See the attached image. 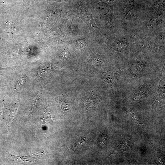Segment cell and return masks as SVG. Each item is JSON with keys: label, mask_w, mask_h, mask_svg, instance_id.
<instances>
[{"label": "cell", "mask_w": 165, "mask_h": 165, "mask_svg": "<svg viewBox=\"0 0 165 165\" xmlns=\"http://www.w3.org/2000/svg\"><path fill=\"white\" fill-rule=\"evenodd\" d=\"M87 137H85L79 139L77 140L74 144V148L75 150H78L82 148L86 145V138Z\"/></svg>", "instance_id": "5b68a950"}, {"label": "cell", "mask_w": 165, "mask_h": 165, "mask_svg": "<svg viewBox=\"0 0 165 165\" xmlns=\"http://www.w3.org/2000/svg\"><path fill=\"white\" fill-rule=\"evenodd\" d=\"M108 136L106 132V128L105 131L100 135L98 141V144L100 146L102 147L105 145L107 142Z\"/></svg>", "instance_id": "8992f818"}, {"label": "cell", "mask_w": 165, "mask_h": 165, "mask_svg": "<svg viewBox=\"0 0 165 165\" xmlns=\"http://www.w3.org/2000/svg\"><path fill=\"white\" fill-rule=\"evenodd\" d=\"M118 72H110L106 73L104 75V80L108 84H114L116 82L118 77Z\"/></svg>", "instance_id": "277c9868"}, {"label": "cell", "mask_w": 165, "mask_h": 165, "mask_svg": "<svg viewBox=\"0 0 165 165\" xmlns=\"http://www.w3.org/2000/svg\"><path fill=\"white\" fill-rule=\"evenodd\" d=\"M150 86L148 84H144L138 88L133 95V98L140 100L146 97L150 90Z\"/></svg>", "instance_id": "6da1fadb"}, {"label": "cell", "mask_w": 165, "mask_h": 165, "mask_svg": "<svg viewBox=\"0 0 165 165\" xmlns=\"http://www.w3.org/2000/svg\"><path fill=\"white\" fill-rule=\"evenodd\" d=\"M104 60L102 57H97L94 60L93 63L95 66H100L103 63Z\"/></svg>", "instance_id": "30bf717a"}, {"label": "cell", "mask_w": 165, "mask_h": 165, "mask_svg": "<svg viewBox=\"0 0 165 165\" xmlns=\"http://www.w3.org/2000/svg\"><path fill=\"white\" fill-rule=\"evenodd\" d=\"M145 65L140 62L134 63L130 69V75L132 76L135 77L139 75L144 71Z\"/></svg>", "instance_id": "3957f363"}, {"label": "cell", "mask_w": 165, "mask_h": 165, "mask_svg": "<svg viewBox=\"0 0 165 165\" xmlns=\"http://www.w3.org/2000/svg\"><path fill=\"white\" fill-rule=\"evenodd\" d=\"M62 107L63 111H67L71 108L72 105L70 102L66 100H63L61 101Z\"/></svg>", "instance_id": "52a82bcc"}, {"label": "cell", "mask_w": 165, "mask_h": 165, "mask_svg": "<svg viewBox=\"0 0 165 165\" xmlns=\"http://www.w3.org/2000/svg\"><path fill=\"white\" fill-rule=\"evenodd\" d=\"M11 158L13 161H16L19 162H32L30 160H36L39 158L43 154V153L39 152L37 153L32 155H30L25 156H19L13 155L9 153Z\"/></svg>", "instance_id": "7a4b0ae2"}, {"label": "cell", "mask_w": 165, "mask_h": 165, "mask_svg": "<svg viewBox=\"0 0 165 165\" xmlns=\"http://www.w3.org/2000/svg\"><path fill=\"white\" fill-rule=\"evenodd\" d=\"M95 99L93 98L87 99L84 102L85 106L87 108H90L95 105Z\"/></svg>", "instance_id": "ba28073f"}, {"label": "cell", "mask_w": 165, "mask_h": 165, "mask_svg": "<svg viewBox=\"0 0 165 165\" xmlns=\"http://www.w3.org/2000/svg\"><path fill=\"white\" fill-rule=\"evenodd\" d=\"M11 69V68H2L0 67V73L3 71L6 70L7 69Z\"/></svg>", "instance_id": "8fae6325"}, {"label": "cell", "mask_w": 165, "mask_h": 165, "mask_svg": "<svg viewBox=\"0 0 165 165\" xmlns=\"http://www.w3.org/2000/svg\"><path fill=\"white\" fill-rule=\"evenodd\" d=\"M26 81L25 78L24 77H21L17 82V85L15 87V90H19L22 86L24 84Z\"/></svg>", "instance_id": "9c48e42d"}]
</instances>
